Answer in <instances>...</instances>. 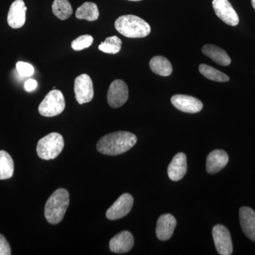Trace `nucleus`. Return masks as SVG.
<instances>
[{
    "label": "nucleus",
    "instance_id": "nucleus-1",
    "mask_svg": "<svg viewBox=\"0 0 255 255\" xmlns=\"http://www.w3.org/2000/svg\"><path fill=\"white\" fill-rule=\"evenodd\" d=\"M137 137L127 131H117L107 134L100 139L97 149L100 153L118 155L127 152L136 144Z\"/></svg>",
    "mask_w": 255,
    "mask_h": 255
},
{
    "label": "nucleus",
    "instance_id": "nucleus-2",
    "mask_svg": "<svg viewBox=\"0 0 255 255\" xmlns=\"http://www.w3.org/2000/svg\"><path fill=\"white\" fill-rule=\"evenodd\" d=\"M70 204V195L65 189H58L48 198L45 206V217L52 225L58 224L63 221Z\"/></svg>",
    "mask_w": 255,
    "mask_h": 255
},
{
    "label": "nucleus",
    "instance_id": "nucleus-3",
    "mask_svg": "<svg viewBox=\"0 0 255 255\" xmlns=\"http://www.w3.org/2000/svg\"><path fill=\"white\" fill-rule=\"evenodd\" d=\"M115 28L119 33L128 38H144L148 36L151 28L145 20L135 15H124L116 20Z\"/></svg>",
    "mask_w": 255,
    "mask_h": 255
},
{
    "label": "nucleus",
    "instance_id": "nucleus-4",
    "mask_svg": "<svg viewBox=\"0 0 255 255\" xmlns=\"http://www.w3.org/2000/svg\"><path fill=\"white\" fill-rule=\"evenodd\" d=\"M63 147V136L58 132H51L39 140L36 152L40 158L50 160L56 158L61 153Z\"/></svg>",
    "mask_w": 255,
    "mask_h": 255
},
{
    "label": "nucleus",
    "instance_id": "nucleus-5",
    "mask_svg": "<svg viewBox=\"0 0 255 255\" xmlns=\"http://www.w3.org/2000/svg\"><path fill=\"white\" fill-rule=\"evenodd\" d=\"M65 108V101L61 91L53 90L48 92L38 107L40 114L45 117L59 115Z\"/></svg>",
    "mask_w": 255,
    "mask_h": 255
},
{
    "label": "nucleus",
    "instance_id": "nucleus-6",
    "mask_svg": "<svg viewBox=\"0 0 255 255\" xmlns=\"http://www.w3.org/2000/svg\"><path fill=\"white\" fill-rule=\"evenodd\" d=\"M75 99L80 105L88 103L94 98L93 82L87 74H82L77 77L74 84Z\"/></svg>",
    "mask_w": 255,
    "mask_h": 255
},
{
    "label": "nucleus",
    "instance_id": "nucleus-7",
    "mask_svg": "<svg viewBox=\"0 0 255 255\" xmlns=\"http://www.w3.org/2000/svg\"><path fill=\"white\" fill-rule=\"evenodd\" d=\"M128 99V88L126 82L122 80H116L112 82L108 92L107 101L112 108L122 107Z\"/></svg>",
    "mask_w": 255,
    "mask_h": 255
},
{
    "label": "nucleus",
    "instance_id": "nucleus-8",
    "mask_svg": "<svg viewBox=\"0 0 255 255\" xmlns=\"http://www.w3.org/2000/svg\"><path fill=\"white\" fill-rule=\"evenodd\" d=\"M212 235L218 253L221 255H232V239L228 228L223 225H216L213 228Z\"/></svg>",
    "mask_w": 255,
    "mask_h": 255
},
{
    "label": "nucleus",
    "instance_id": "nucleus-9",
    "mask_svg": "<svg viewBox=\"0 0 255 255\" xmlns=\"http://www.w3.org/2000/svg\"><path fill=\"white\" fill-rule=\"evenodd\" d=\"M133 206V198L129 194H122L107 210L106 216L111 221H115L125 217Z\"/></svg>",
    "mask_w": 255,
    "mask_h": 255
},
{
    "label": "nucleus",
    "instance_id": "nucleus-10",
    "mask_svg": "<svg viewBox=\"0 0 255 255\" xmlns=\"http://www.w3.org/2000/svg\"><path fill=\"white\" fill-rule=\"evenodd\" d=\"M213 7L218 17L230 26L239 23V16L228 0H213Z\"/></svg>",
    "mask_w": 255,
    "mask_h": 255
},
{
    "label": "nucleus",
    "instance_id": "nucleus-11",
    "mask_svg": "<svg viewBox=\"0 0 255 255\" xmlns=\"http://www.w3.org/2000/svg\"><path fill=\"white\" fill-rule=\"evenodd\" d=\"M171 102L178 110L189 114L198 113L204 107L200 100L189 95H174L171 99Z\"/></svg>",
    "mask_w": 255,
    "mask_h": 255
},
{
    "label": "nucleus",
    "instance_id": "nucleus-12",
    "mask_svg": "<svg viewBox=\"0 0 255 255\" xmlns=\"http://www.w3.org/2000/svg\"><path fill=\"white\" fill-rule=\"evenodd\" d=\"M27 10L23 0H15L9 8L7 22L10 27L19 28L26 22V12Z\"/></svg>",
    "mask_w": 255,
    "mask_h": 255
},
{
    "label": "nucleus",
    "instance_id": "nucleus-13",
    "mask_svg": "<svg viewBox=\"0 0 255 255\" xmlns=\"http://www.w3.org/2000/svg\"><path fill=\"white\" fill-rule=\"evenodd\" d=\"M177 226V221L172 215H162L157 220L156 226V235L159 240L167 241L172 238L174 230Z\"/></svg>",
    "mask_w": 255,
    "mask_h": 255
},
{
    "label": "nucleus",
    "instance_id": "nucleus-14",
    "mask_svg": "<svg viewBox=\"0 0 255 255\" xmlns=\"http://www.w3.org/2000/svg\"><path fill=\"white\" fill-rule=\"evenodd\" d=\"M134 238L128 231H122L114 236L110 242V249L112 253L124 254L132 249Z\"/></svg>",
    "mask_w": 255,
    "mask_h": 255
},
{
    "label": "nucleus",
    "instance_id": "nucleus-15",
    "mask_svg": "<svg viewBox=\"0 0 255 255\" xmlns=\"http://www.w3.org/2000/svg\"><path fill=\"white\" fill-rule=\"evenodd\" d=\"M187 156L183 152H179L174 156L172 162L169 164L167 169L169 179L174 182H177L184 177L187 173Z\"/></svg>",
    "mask_w": 255,
    "mask_h": 255
},
{
    "label": "nucleus",
    "instance_id": "nucleus-16",
    "mask_svg": "<svg viewBox=\"0 0 255 255\" xmlns=\"http://www.w3.org/2000/svg\"><path fill=\"white\" fill-rule=\"evenodd\" d=\"M240 221L245 235L255 242V212L251 208L243 206L239 211Z\"/></svg>",
    "mask_w": 255,
    "mask_h": 255
},
{
    "label": "nucleus",
    "instance_id": "nucleus-17",
    "mask_svg": "<svg viewBox=\"0 0 255 255\" xmlns=\"http://www.w3.org/2000/svg\"><path fill=\"white\" fill-rule=\"evenodd\" d=\"M229 161L227 152L215 150L210 152L206 159V170L209 174H216L224 168Z\"/></svg>",
    "mask_w": 255,
    "mask_h": 255
},
{
    "label": "nucleus",
    "instance_id": "nucleus-18",
    "mask_svg": "<svg viewBox=\"0 0 255 255\" xmlns=\"http://www.w3.org/2000/svg\"><path fill=\"white\" fill-rule=\"evenodd\" d=\"M202 52L204 55L220 65L227 66L231 63V58L228 53L222 48L214 45H205L202 48Z\"/></svg>",
    "mask_w": 255,
    "mask_h": 255
},
{
    "label": "nucleus",
    "instance_id": "nucleus-19",
    "mask_svg": "<svg viewBox=\"0 0 255 255\" xmlns=\"http://www.w3.org/2000/svg\"><path fill=\"white\" fill-rule=\"evenodd\" d=\"M150 68L156 75L169 76L172 73V64L163 56H155L150 60Z\"/></svg>",
    "mask_w": 255,
    "mask_h": 255
},
{
    "label": "nucleus",
    "instance_id": "nucleus-20",
    "mask_svg": "<svg viewBox=\"0 0 255 255\" xmlns=\"http://www.w3.org/2000/svg\"><path fill=\"white\" fill-rule=\"evenodd\" d=\"M100 16L98 6L93 2L84 3L77 9L75 16L78 19H85L89 21H94L98 19Z\"/></svg>",
    "mask_w": 255,
    "mask_h": 255
},
{
    "label": "nucleus",
    "instance_id": "nucleus-21",
    "mask_svg": "<svg viewBox=\"0 0 255 255\" xmlns=\"http://www.w3.org/2000/svg\"><path fill=\"white\" fill-rule=\"evenodd\" d=\"M14 164L12 157L4 150H0V179H8L14 174Z\"/></svg>",
    "mask_w": 255,
    "mask_h": 255
},
{
    "label": "nucleus",
    "instance_id": "nucleus-22",
    "mask_svg": "<svg viewBox=\"0 0 255 255\" xmlns=\"http://www.w3.org/2000/svg\"><path fill=\"white\" fill-rule=\"evenodd\" d=\"M52 11L60 20H65L73 14V8L68 0H54L52 4Z\"/></svg>",
    "mask_w": 255,
    "mask_h": 255
},
{
    "label": "nucleus",
    "instance_id": "nucleus-23",
    "mask_svg": "<svg viewBox=\"0 0 255 255\" xmlns=\"http://www.w3.org/2000/svg\"><path fill=\"white\" fill-rule=\"evenodd\" d=\"M199 72L205 78L213 81L219 82H226L229 81L230 78L226 74L219 71L217 69L213 68L206 64L199 65Z\"/></svg>",
    "mask_w": 255,
    "mask_h": 255
},
{
    "label": "nucleus",
    "instance_id": "nucleus-24",
    "mask_svg": "<svg viewBox=\"0 0 255 255\" xmlns=\"http://www.w3.org/2000/svg\"><path fill=\"white\" fill-rule=\"evenodd\" d=\"M122 41L118 36H113L106 38L99 46L101 51L110 54H117L122 49Z\"/></svg>",
    "mask_w": 255,
    "mask_h": 255
},
{
    "label": "nucleus",
    "instance_id": "nucleus-25",
    "mask_svg": "<svg viewBox=\"0 0 255 255\" xmlns=\"http://www.w3.org/2000/svg\"><path fill=\"white\" fill-rule=\"evenodd\" d=\"M93 41V37L90 35H82L72 42V48L74 50L79 51L91 46Z\"/></svg>",
    "mask_w": 255,
    "mask_h": 255
},
{
    "label": "nucleus",
    "instance_id": "nucleus-26",
    "mask_svg": "<svg viewBox=\"0 0 255 255\" xmlns=\"http://www.w3.org/2000/svg\"><path fill=\"white\" fill-rule=\"evenodd\" d=\"M16 68L18 73L23 77H30L34 73V68L31 64L24 62H18Z\"/></svg>",
    "mask_w": 255,
    "mask_h": 255
},
{
    "label": "nucleus",
    "instance_id": "nucleus-27",
    "mask_svg": "<svg viewBox=\"0 0 255 255\" xmlns=\"http://www.w3.org/2000/svg\"><path fill=\"white\" fill-rule=\"evenodd\" d=\"M11 248L6 238L0 234V255H11Z\"/></svg>",
    "mask_w": 255,
    "mask_h": 255
},
{
    "label": "nucleus",
    "instance_id": "nucleus-28",
    "mask_svg": "<svg viewBox=\"0 0 255 255\" xmlns=\"http://www.w3.org/2000/svg\"><path fill=\"white\" fill-rule=\"evenodd\" d=\"M38 83L35 80L33 79H29L27 81H26L24 84L25 90L27 92L33 91L36 88Z\"/></svg>",
    "mask_w": 255,
    "mask_h": 255
},
{
    "label": "nucleus",
    "instance_id": "nucleus-29",
    "mask_svg": "<svg viewBox=\"0 0 255 255\" xmlns=\"http://www.w3.org/2000/svg\"><path fill=\"white\" fill-rule=\"evenodd\" d=\"M252 4H253V8L255 9V0H251Z\"/></svg>",
    "mask_w": 255,
    "mask_h": 255
},
{
    "label": "nucleus",
    "instance_id": "nucleus-30",
    "mask_svg": "<svg viewBox=\"0 0 255 255\" xmlns=\"http://www.w3.org/2000/svg\"><path fill=\"white\" fill-rule=\"evenodd\" d=\"M129 1H141V0H129Z\"/></svg>",
    "mask_w": 255,
    "mask_h": 255
}]
</instances>
